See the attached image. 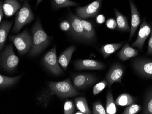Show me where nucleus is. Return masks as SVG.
<instances>
[{
    "mask_svg": "<svg viewBox=\"0 0 152 114\" xmlns=\"http://www.w3.org/2000/svg\"><path fill=\"white\" fill-rule=\"evenodd\" d=\"M42 63L48 70L55 76H59L63 73L57 58L56 46L48 51L42 58Z\"/></svg>",
    "mask_w": 152,
    "mask_h": 114,
    "instance_id": "423d86ee",
    "label": "nucleus"
},
{
    "mask_svg": "<svg viewBox=\"0 0 152 114\" xmlns=\"http://www.w3.org/2000/svg\"><path fill=\"white\" fill-rule=\"evenodd\" d=\"M13 24L12 21H3L0 25V50L2 51L8 33Z\"/></svg>",
    "mask_w": 152,
    "mask_h": 114,
    "instance_id": "a211bd4d",
    "label": "nucleus"
},
{
    "mask_svg": "<svg viewBox=\"0 0 152 114\" xmlns=\"http://www.w3.org/2000/svg\"><path fill=\"white\" fill-rule=\"evenodd\" d=\"M74 102L76 107L79 111L83 112V114H92L89 109L87 99L83 97H77L74 99Z\"/></svg>",
    "mask_w": 152,
    "mask_h": 114,
    "instance_id": "4be33fe9",
    "label": "nucleus"
},
{
    "mask_svg": "<svg viewBox=\"0 0 152 114\" xmlns=\"http://www.w3.org/2000/svg\"><path fill=\"white\" fill-rule=\"evenodd\" d=\"M143 114H152V88L146 93L143 103Z\"/></svg>",
    "mask_w": 152,
    "mask_h": 114,
    "instance_id": "a878e982",
    "label": "nucleus"
},
{
    "mask_svg": "<svg viewBox=\"0 0 152 114\" xmlns=\"http://www.w3.org/2000/svg\"><path fill=\"white\" fill-rule=\"evenodd\" d=\"M147 55L152 56V29L151 32V35L149 38L148 43V48Z\"/></svg>",
    "mask_w": 152,
    "mask_h": 114,
    "instance_id": "72a5a7b5",
    "label": "nucleus"
},
{
    "mask_svg": "<svg viewBox=\"0 0 152 114\" xmlns=\"http://www.w3.org/2000/svg\"><path fill=\"white\" fill-rule=\"evenodd\" d=\"M19 59L14 52L12 45L6 47L1 56V64L2 68L7 71L12 72L16 69Z\"/></svg>",
    "mask_w": 152,
    "mask_h": 114,
    "instance_id": "39448f33",
    "label": "nucleus"
},
{
    "mask_svg": "<svg viewBox=\"0 0 152 114\" xmlns=\"http://www.w3.org/2000/svg\"><path fill=\"white\" fill-rule=\"evenodd\" d=\"M20 76L9 77L1 75H0V88L5 89L8 87H11L16 84L20 78Z\"/></svg>",
    "mask_w": 152,
    "mask_h": 114,
    "instance_id": "5701e85b",
    "label": "nucleus"
},
{
    "mask_svg": "<svg viewBox=\"0 0 152 114\" xmlns=\"http://www.w3.org/2000/svg\"><path fill=\"white\" fill-rule=\"evenodd\" d=\"M9 39L15 45L19 55L26 54L31 50L32 36L26 30L17 35L10 36Z\"/></svg>",
    "mask_w": 152,
    "mask_h": 114,
    "instance_id": "20e7f679",
    "label": "nucleus"
},
{
    "mask_svg": "<svg viewBox=\"0 0 152 114\" xmlns=\"http://www.w3.org/2000/svg\"><path fill=\"white\" fill-rule=\"evenodd\" d=\"M4 11H3V7H2V4L1 1L0 3V22H2V20L4 17Z\"/></svg>",
    "mask_w": 152,
    "mask_h": 114,
    "instance_id": "c9c22d12",
    "label": "nucleus"
},
{
    "mask_svg": "<svg viewBox=\"0 0 152 114\" xmlns=\"http://www.w3.org/2000/svg\"><path fill=\"white\" fill-rule=\"evenodd\" d=\"M74 68L77 70H102L105 65L99 61L91 59L77 60L74 62Z\"/></svg>",
    "mask_w": 152,
    "mask_h": 114,
    "instance_id": "9d476101",
    "label": "nucleus"
},
{
    "mask_svg": "<svg viewBox=\"0 0 152 114\" xmlns=\"http://www.w3.org/2000/svg\"><path fill=\"white\" fill-rule=\"evenodd\" d=\"M117 24V29L122 31H130L128 19L117 9L114 10Z\"/></svg>",
    "mask_w": 152,
    "mask_h": 114,
    "instance_id": "6ab92c4d",
    "label": "nucleus"
},
{
    "mask_svg": "<svg viewBox=\"0 0 152 114\" xmlns=\"http://www.w3.org/2000/svg\"><path fill=\"white\" fill-rule=\"evenodd\" d=\"M106 25L108 28L111 30L115 29L117 27V22L114 18H109L106 22Z\"/></svg>",
    "mask_w": 152,
    "mask_h": 114,
    "instance_id": "473e14b6",
    "label": "nucleus"
},
{
    "mask_svg": "<svg viewBox=\"0 0 152 114\" xmlns=\"http://www.w3.org/2000/svg\"><path fill=\"white\" fill-rule=\"evenodd\" d=\"M130 6L131 14V23L130 34L129 41H130L137 30L140 23V16L137 8L132 0H129Z\"/></svg>",
    "mask_w": 152,
    "mask_h": 114,
    "instance_id": "4468645a",
    "label": "nucleus"
},
{
    "mask_svg": "<svg viewBox=\"0 0 152 114\" xmlns=\"http://www.w3.org/2000/svg\"><path fill=\"white\" fill-rule=\"evenodd\" d=\"M76 114H83V112H81V111H77V112H76V113H75Z\"/></svg>",
    "mask_w": 152,
    "mask_h": 114,
    "instance_id": "4c0bfd02",
    "label": "nucleus"
},
{
    "mask_svg": "<svg viewBox=\"0 0 152 114\" xmlns=\"http://www.w3.org/2000/svg\"><path fill=\"white\" fill-rule=\"evenodd\" d=\"M49 87L53 94L61 98L72 97L81 94L69 78L58 82H50Z\"/></svg>",
    "mask_w": 152,
    "mask_h": 114,
    "instance_id": "f03ea898",
    "label": "nucleus"
},
{
    "mask_svg": "<svg viewBox=\"0 0 152 114\" xmlns=\"http://www.w3.org/2000/svg\"><path fill=\"white\" fill-rule=\"evenodd\" d=\"M20 1H23V0H20Z\"/></svg>",
    "mask_w": 152,
    "mask_h": 114,
    "instance_id": "58836bf2",
    "label": "nucleus"
},
{
    "mask_svg": "<svg viewBox=\"0 0 152 114\" xmlns=\"http://www.w3.org/2000/svg\"><path fill=\"white\" fill-rule=\"evenodd\" d=\"M105 110L107 114H115L117 113L116 104L111 91H108L107 94Z\"/></svg>",
    "mask_w": 152,
    "mask_h": 114,
    "instance_id": "393cba45",
    "label": "nucleus"
},
{
    "mask_svg": "<svg viewBox=\"0 0 152 114\" xmlns=\"http://www.w3.org/2000/svg\"><path fill=\"white\" fill-rule=\"evenodd\" d=\"M68 21L71 24L72 32L76 38L87 41L86 35L81 24V18L77 16L71 14L68 17Z\"/></svg>",
    "mask_w": 152,
    "mask_h": 114,
    "instance_id": "ddd939ff",
    "label": "nucleus"
},
{
    "mask_svg": "<svg viewBox=\"0 0 152 114\" xmlns=\"http://www.w3.org/2000/svg\"><path fill=\"white\" fill-rule=\"evenodd\" d=\"M93 113L94 114H106V110L100 102H96L93 104Z\"/></svg>",
    "mask_w": 152,
    "mask_h": 114,
    "instance_id": "c756f323",
    "label": "nucleus"
},
{
    "mask_svg": "<svg viewBox=\"0 0 152 114\" xmlns=\"http://www.w3.org/2000/svg\"><path fill=\"white\" fill-rule=\"evenodd\" d=\"M105 21V17L103 14H99L96 16V21L98 23L102 24L104 23Z\"/></svg>",
    "mask_w": 152,
    "mask_h": 114,
    "instance_id": "f704fd0d",
    "label": "nucleus"
},
{
    "mask_svg": "<svg viewBox=\"0 0 152 114\" xmlns=\"http://www.w3.org/2000/svg\"><path fill=\"white\" fill-rule=\"evenodd\" d=\"M75 110V105L72 100H67L65 102L64 105V114H74Z\"/></svg>",
    "mask_w": 152,
    "mask_h": 114,
    "instance_id": "7c9ffc66",
    "label": "nucleus"
},
{
    "mask_svg": "<svg viewBox=\"0 0 152 114\" xmlns=\"http://www.w3.org/2000/svg\"><path fill=\"white\" fill-rule=\"evenodd\" d=\"M96 77L89 73H79L72 76L73 86L76 89L82 90L96 82Z\"/></svg>",
    "mask_w": 152,
    "mask_h": 114,
    "instance_id": "1a4fd4ad",
    "label": "nucleus"
},
{
    "mask_svg": "<svg viewBox=\"0 0 152 114\" xmlns=\"http://www.w3.org/2000/svg\"><path fill=\"white\" fill-rule=\"evenodd\" d=\"M135 101V98L127 93L122 94L119 95L116 99L115 103L119 106H129L134 104Z\"/></svg>",
    "mask_w": 152,
    "mask_h": 114,
    "instance_id": "b1692460",
    "label": "nucleus"
},
{
    "mask_svg": "<svg viewBox=\"0 0 152 114\" xmlns=\"http://www.w3.org/2000/svg\"><path fill=\"white\" fill-rule=\"evenodd\" d=\"M31 36L32 45L28 55L33 57L41 53L50 42V37L44 31L38 17L31 29Z\"/></svg>",
    "mask_w": 152,
    "mask_h": 114,
    "instance_id": "f257e3e1",
    "label": "nucleus"
},
{
    "mask_svg": "<svg viewBox=\"0 0 152 114\" xmlns=\"http://www.w3.org/2000/svg\"><path fill=\"white\" fill-rule=\"evenodd\" d=\"M141 110V106L140 105L132 104L127 106L125 110L123 111V114H136L140 112Z\"/></svg>",
    "mask_w": 152,
    "mask_h": 114,
    "instance_id": "cd10ccee",
    "label": "nucleus"
},
{
    "mask_svg": "<svg viewBox=\"0 0 152 114\" xmlns=\"http://www.w3.org/2000/svg\"><path fill=\"white\" fill-rule=\"evenodd\" d=\"M135 71L140 76L147 79H152V60L137 58L132 63Z\"/></svg>",
    "mask_w": 152,
    "mask_h": 114,
    "instance_id": "0eeeda50",
    "label": "nucleus"
},
{
    "mask_svg": "<svg viewBox=\"0 0 152 114\" xmlns=\"http://www.w3.org/2000/svg\"><path fill=\"white\" fill-rule=\"evenodd\" d=\"M124 70L123 66L118 63H115L111 67L106 76L109 88L115 82L121 83V80L124 76Z\"/></svg>",
    "mask_w": 152,
    "mask_h": 114,
    "instance_id": "f8f14e48",
    "label": "nucleus"
},
{
    "mask_svg": "<svg viewBox=\"0 0 152 114\" xmlns=\"http://www.w3.org/2000/svg\"><path fill=\"white\" fill-rule=\"evenodd\" d=\"M76 49L75 46H71L65 50L59 56L58 58L59 63L65 70H66V69L68 68L72 54Z\"/></svg>",
    "mask_w": 152,
    "mask_h": 114,
    "instance_id": "dca6fc26",
    "label": "nucleus"
},
{
    "mask_svg": "<svg viewBox=\"0 0 152 114\" xmlns=\"http://www.w3.org/2000/svg\"><path fill=\"white\" fill-rule=\"evenodd\" d=\"M102 0H96L83 7L76 8V14L82 19L96 17L100 10Z\"/></svg>",
    "mask_w": 152,
    "mask_h": 114,
    "instance_id": "6e6552de",
    "label": "nucleus"
},
{
    "mask_svg": "<svg viewBox=\"0 0 152 114\" xmlns=\"http://www.w3.org/2000/svg\"><path fill=\"white\" fill-rule=\"evenodd\" d=\"M123 42L121 43H111L104 45L100 49L101 53L104 58H106L122 46Z\"/></svg>",
    "mask_w": 152,
    "mask_h": 114,
    "instance_id": "412c9836",
    "label": "nucleus"
},
{
    "mask_svg": "<svg viewBox=\"0 0 152 114\" xmlns=\"http://www.w3.org/2000/svg\"><path fill=\"white\" fill-rule=\"evenodd\" d=\"M53 5L55 8H61L72 6H77L78 4L71 0H53Z\"/></svg>",
    "mask_w": 152,
    "mask_h": 114,
    "instance_id": "bb28decb",
    "label": "nucleus"
},
{
    "mask_svg": "<svg viewBox=\"0 0 152 114\" xmlns=\"http://www.w3.org/2000/svg\"><path fill=\"white\" fill-rule=\"evenodd\" d=\"M34 19V15L31 7L27 1H25L22 7L16 13L12 32L14 33L19 32L25 25L31 23Z\"/></svg>",
    "mask_w": 152,
    "mask_h": 114,
    "instance_id": "7ed1b4c3",
    "label": "nucleus"
},
{
    "mask_svg": "<svg viewBox=\"0 0 152 114\" xmlns=\"http://www.w3.org/2000/svg\"><path fill=\"white\" fill-rule=\"evenodd\" d=\"M108 85L107 80H103L99 83L95 85L93 90V93L94 96H96L102 91V90L105 88Z\"/></svg>",
    "mask_w": 152,
    "mask_h": 114,
    "instance_id": "c85d7f7f",
    "label": "nucleus"
},
{
    "mask_svg": "<svg viewBox=\"0 0 152 114\" xmlns=\"http://www.w3.org/2000/svg\"><path fill=\"white\" fill-rule=\"evenodd\" d=\"M81 24L86 35L87 41H93L95 37V32L94 26L90 22L81 19Z\"/></svg>",
    "mask_w": 152,
    "mask_h": 114,
    "instance_id": "aec40b11",
    "label": "nucleus"
},
{
    "mask_svg": "<svg viewBox=\"0 0 152 114\" xmlns=\"http://www.w3.org/2000/svg\"><path fill=\"white\" fill-rule=\"evenodd\" d=\"M138 54L139 51L131 46L128 43H126L119 52L118 57L122 61H126L136 57Z\"/></svg>",
    "mask_w": 152,
    "mask_h": 114,
    "instance_id": "f3484780",
    "label": "nucleus"
},
{
    "mask_svg": "<svg viewBox=\"0 0 152 114\" xmlns=\"http://www.w3.org/2000/svg\"><path fill=\"white\" fill-rule=\"evenodd\" d=\"M60 28L64 31L72 32V26L69 21L64 20L61 22L59 25Z\"/></svg>",
    "mask_w": 152,
    "mask_h": 114,
    "instance_id": "2f4dec72",
    "label": "nucleus"
},
{
    "mask_svg": "<svg viewBox=\"0 0 152 114\" xmlns=\"http://www.w3.org/2000/svg\"><path fill=\"white\" fill-rule=\"evenodd\" d=\"M151 32V26L148 23L145 18L144 17L140 28L137 38L132 45L133 46L142 51L144 43L149 36Z\"/></svg>",
    "mask_w": 152,
    "mask_h": 114,
    "instance_id": "9b49d317",
    "label": "nucleus"
},
{
    "mask_svg": "<svg viewBox=\"0 0 152 114\" xmlns=\"http://www.w3.org/2000/svg\"><path fill=\"white\" fill-rule=\"evenodd\" d=\"M42 0H37V1L36 3V7H37V6L40 4V3L42 2Z\"/></svg>",
    "mask_w": 152,
    "mask_h": 114,
    "instance_id": "e433bc0d",
    "label": "nucleus"
},
{
    "mask_svg": "<svg viewBox=\"0 0 152 114\" xmlns=\"http://www.w3.org/2000/svg\"><path fill=\"white\" fill-rule=\"evenodd\" d=\"M21 7L18 0H5L2 5L3 11L6 17H9L15 14Z\"/></svg>",
    "mask_w": 152,
    "mask_h": 114,
    "instance_id": "2eb2a0df",
    "label": "nucleus"
}]
</instances>
